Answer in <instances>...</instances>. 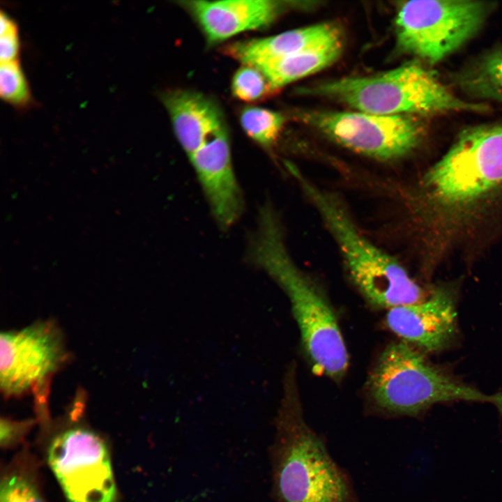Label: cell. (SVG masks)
<instances>
[{
  "label": "cell",
  "instance_id": "cell-19",
  "mask_svg": "<svg viewBox=\"0 0 502 502\" xmlns=\"http://www.w3.org/2000/svg\"><path fill=\"white\" fill-rule=\"evenodd\" d=\"M0 96L3 100L18 109L32 106L31 89L19 60L1 62Z\"/></svg>",
  "mask_w": 502,
  "mask_h": 502
},
{
  "label": "cell",
  "instance_id": "cell-4",
  "mask_svg": "<svg viewBox=\"0 0 502 502\" xmlns=\"http://www.w3.org/2000/svg\"><path fill=\"white\" fill-rule=\"evenodd\" d=\"M288 167L333 237L348 275L370 303L390 310L428 297L429 292L395 257L360 231L339 196L317 185L294 165Z\"/></svg>",
  "mask_w": 502,
  "mask_h": 502
},
{
  "label": "cell",
  "instance_id": "cell-10",
  "mask_svg": "<svg viewBox=\"0 0 502 502\" xmlns=\"http://www.w3.org/2000/svg\"><path fill=\"white\" fill-rule=\"evenodd\" d=\"M61 335L50 322L1 334L0 383L7 396L22 394L40 383L61 363Z\"/></svg>",
  "mask_w": 502,
  "mask_h": 502
},
{
  "label": "cell",
  "instance_id": "cell-14",
  "mask_svg": "<svg viewBox=\"0 0 502 502\" xmlns=\"http://www.w3.org/2000/svg\"><path fill=\"white\" fill-rule=\"evenodd\" d=\"M162 100L175 135L188 156L226 128L217 104L201 93L174 89L164 93Z\"/></svg>",
  "mask_w": 502,
  "mask_h": 502
},
{
  "label": "cell",
  "instance_id": "cell-20",
  "mask_svg": "<svg viewBox=\"0 0 502 502\" xmlns=\"http://www.w3.org/2000/svg\"><path fill=\"white\" fill-rule=\"evenodd\" d=\"M231 87L234 97L248 102L262 100L275 92L259 69L245 64L236 71Z\"/></svg>",
  "mask_w": 502,
  "mask_h": 502
},
{
  "label": "cell",
  "instance_id": "cell-2",
  "mask_svg": "<svg viewBox=\"0 0 502 502\" xmlns=\"http://www.w3.org/2000/svg\"><path fill=\"white\" fill-rule=\"evenodd\" d=\"M251 256L288 294L313 368L332 379H341L349 356L336 317L318 287L290 256L279 219L270 207L261 212Z\"/></svg>",
  "mask_w": 502,
  "mask_h": 502
},
{
  "label": "cell",
  "instance_id": "cell-1",
  "mask_svg": "<svg viewBox=\"0 0 502 502\" xmlns=\"http://www.w3.org/2000/svg\"><path fill=\"white\" fill-rule=\"evenodd\" d=\"M420 184L428 225L446 248L502 201V122L464 129Z\"/></svg>",
  "mask_w": 502,
  "mask_h": 502
},
{
  "label": "cell",
  "instance_id": "cell-12",
  "mask_svg": "<svg viewBox=\"0 0 502 502\" xmlns=\"http://www.w3.org/2000/svg\"><path fill=\"white\" fill-rule=\"evenodd\" d=\"M189 158L218 223L229 227L239 218L243 202L232 167L227 128Z\"/></svg>",
  "mask_w": 502,
  "mask_h": 502
},
{
  "label": "cell",
  "instance_id": "cell-17",
  "mask_svg": "<svg viewBox=\"0 0 502 502\" xmlns=\"http://www.w3.org/2000/svg\"><path fill=\"white\" fill-rule=\"evenodd\" d=\"M455 80L474 98L502 102V46L475 59L457 73Z\"/></svg>",
  "mask_w": 502,
  "mask_h": 502
},
{
  "label": "cell",
  "instance_id": "cell-21",
  "mask_svg": "<svg viewBox=\"0 0 502 502\" xmlns=\"http://www.w3.org/2000/svg\"><path fill=\"white\" fill-rule=\"evenodd\" d=\"M0 22L1 62L18 60L20 40L17 24L3 10L1 11Z\"/></svg>",
  "mask_w": 502,
  "mask_h": 502
},
{
  "label": "cell",
  "instance_id": "cell-7",
  "mask_svg": "<svg viewBox=\"0 0 502 502\" xmlns=\"http://www.w3.org/2000/svg\"><path fill=\"white\" fill-rule=\"evenodd\" d=\"M493 6L471 0L404 1L395 18L398 50L435 64L481 28Z\"/></svg>",
  "mask_w": 502,
  "mask_h": 502
},
{
  "label": "cell",
  "instance_id": "cell-11",
  "mask_svg": "<svg viewBox=\"0 0 502 502\" xmlns=\"http://www.w3.org/2000/svg\"><path fill=\"white\" fill-rule=\"evenodd\" d=\"M386 321L404 342L422 351L446 350L458 335L456 291L448 286L435 288L420 303L390 309Z\"/></svg>",
  "mask_w": 502,
  "mask_h": 502
},
{
  "label": "cell",
  "instance_id": "cell-9",
  "mask_svg": "<svg viewBox=\"0 0 502 502\" xmlns=\"http://www.w3.org/2000/svg\"><path fill=\"white\" fill-rule=\"evenodd\" d=\"M48 461L68 502H114L116 489L110 457L95 433L76 428L52 442Z\"/></svg>",
  "mask_w": 502,
  "mask_h": 502
},
{
  "label": "cell",
  "instance_id": "cell-8",
  "mask_svg": "<svg viewBox=\"0 0 502 502\" xmlns=\"http://www.w3.org/2000/svg\"><path fill=\"white\" fill-rule=\"evenodd\" d=\"M294 117L336 144L381 162L411 154L421 143L425 130L412 115L307 109L296 112Z\"/></svg>",
  "mask_w": 502,
  "mask_h": 502
},
{
  "label": "cell",
  "instance_id": "cell-22",
  "mask_svg": "<svg viewBox=\"0 0 502 502\" xmlns=\"http://www.w3.org/2000/svg\"><path fill=\"white\" fill-rule=\"evenodd\" d=\"M0 502L43 501L30 482L20 476H12L1 482Z\"/></svg>",
  "mask_w": 502,
  "mask_h": 502
},
{
  "label": "cell",
  "instance_id": "cell-18",
  "mask_svg": "<svg viewBox=\"0 0 502 502\" xmlns=\"http://www.w3.org/2000/svg\"><path fill=\"white\" fill-rule=\"evenodd\" d=\"M240 123L252 139L269 148L277 139L285 123V116L268 109L249 106L241 111Z\"/></svg>",
  "mask_w": 502,
  "mask_h": 502
},
{
  "label": "cell",
  "instance_id": "cell-5",
  "mask_svg": "<svg viewBox=\"0 0 502 502\" xmlns=\"http://www.w3.org/2000/svg\"><path fill=\"white\" fill-rule=\"evenodd\" d=\"M301 95L344 104L358 112L379 115H426L448 112H482L487 105L453 94L418 61L383 73L319 82L298 89Z\"/></svg>",
  "mask_w": 502,
  "mask_h": 502
},
{
  "label": "cell",
  "instance_id": "cell-3",
  "mask_svg": "<svg viewBox=\"0 0 502 502\" xmlns=\"http://www.w3.org/2000/svg\"><path fill=\"white\" fill-rule=\"evenodd\" d=\"M270 446L276 502H360L351 478L305 420L296 390L284 401Z\"/></svg>",
  "mask_w": 502,
  "mask_h": 502
},
{
  "label": "cell",
  "instance_id": "cell-15",
  "mask_svg": "<svg viewBox=\"0 0 502 502\" xmlns=\"http://www.w3.org/2000/svg\"><path fill=\"white\" fill-rule=\"evenodd\" d=\"M341 36V30L335 24L321 23L266 38L237 41L227 45L224 52L242 64L256 66Z\"/></svg>",
  "mask_w": 502,
  "mask_h": 502
},
{
  "label": "cell",
  "instance_id": "cell-13",
  "mask_svg": "<svg viewBox=\"0 0 502 502\" xmlns=\"http://www.w3.org/2000/svg\"><path fill=\"white\" fill-rule=\"evenodd\" d=\"M181 3L212 44L243 31L265 28L288 7L296 6L275 0H195Z\"/></svg>",
  "mask_w": 502,
  "mask_h": 502
},
{
  "label": "cell",
  "instance_id": "cell-6",
  "mask_svg": "<svg viewBox=\"0 0 502 502\" xmlns=\"http://www.w3.org/2000/svg\"><path fill=\"white\" fill-rule=\"evenodd\" d=\"M368 388L376 407L393 416H417L434 404L459 400L492 403L502 412V393L487 395L463 383L404 341L382 352Z\"/></svg>",
  "mask_w": 502,
  "mask_h": 502
},
{
  "label": "cell",
  "instance_id": "cell-16",
  "mask_svg": "<svg viewBox=\"0 0 502 502\" xmlns=\"http://www.w3.org/2000/svg\"><path fill=\"white\" fill-rule=\"evenodd\" d=\"M342 46L341 36L294 54L253 66L265 75L276 91L291 82L330 66L340 57Z\"/></svg>",
  "mask_w": 502,
  "mask_h": 502
},
{
  "label": "cell",
  "instance_id": "cell-23",
  "mask_svg": "<svg viewBox=\"0 0 502 502\" xmlns=\"http://www.w3.org/2000/svg\"><path fill=\"white\" fill-rule=\"evenodd\" d=\"M26 424H17L1 419V443L3 445L10 443L20 434Z\"/></svg>",
  "mask_w": 502,
  "mask_h": 502
}]
</instances>
